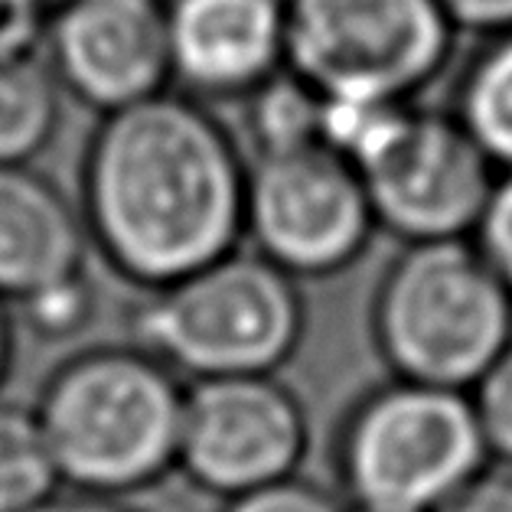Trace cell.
Listing matches in <instances>:
<instances>
[{"mask_svg":"<svg viewBox=\"0 0 512 512\" xmlns=\"http://www.w3.org/2000/svg\"><path fill=\"white\" fill-rule=\"evenodd\" d=\"M239 147L206 102L160 92L102 115L82 170V222L111 271L164 291L239 248Z\"/></svg>","mask_w":512,"mask_h":512,"instance_id":"6da1fadb","label":"cell"},{"mask_svg":"<svg viewBox=\"0 0 512 512\" xmlns=\"http://www.w3.org/2000/svg\"><path fill=\"white\" fill-rule=\"evenodd\" d=\"M183 389L141 346H102L53 372L36 405L59 483L121 499L177 470Z\"/></svg>","mask_w":512,"mask_h":512,"instance_id":"7a4b0ae2","label":"cell"},{"mask_svg":"<svg viewBox=\"0 0 512 512\" xmlns=\"http://www.w3.org/2000/svg\"><path fill=\"white\" fill-rule=\"evenodd\" d=\"M372 340L395 379L470 392L512 343V291L470 239L405 245L376 287Z\"/></svg>","mask_w":512,"mask_h":512,"instance_id":"3957f363","label":"cell"},{"mask_svg":"<svg viewBox=\"0 0 512 512\" xmlns=\"http://www.w3.org/2000/svg\"><path fill=\"white\" fill-rule=\"evenodd\" d=\"M301 336L297 278L239 248L154 291L134 314L137 346L193 379L274 376Z\"/></svg>","mask_w":512,"mask_h":512,"instance_id":"277c9868","label":"cell"},{"mask_svg":"<svg viewBox=\"0 0 512 512\" xmlns=\"http://www.w3.org/2000/svg\"><path fill=\"white\" fill-rule=\"evenodd\" d=\"M336 464L359 512H437L490 454L467 392L395 379L346 418Z\"/></svg>","mask_w":512,"mask_h":512,"instance_id":"5b68a950","label":"cell"},{"mask_svg":"<svg viewBox=\"0 0 512 512\" xmlns=\"http://www.w3.org/2000/svg\"><path fill=\"white\" fill-rule=\"evenodd\" d=\"M457 30L437 0H287V62L320 98L415 105Z\"/></svg>","mask_w":512,"mask_h":512,"instance_id":"8992f818","label":"cell"},{"mask_svg":"<svg viewBox=\"0 0 512 512\" xmlns=\"http://www.w3.org/2000/svg\"><path fill=\"white\" fill-rule=\"evenodd\" d=\"M376 229L405 245L470 239L496 167L451 111L395 105L353 157Z\"/></svg>","mask_w":512,"mask_h":512,"instance_id":"52a82bcc","label":"cell"},{"mask_svg":"<svg viewBox=\"0 0 512 512\" xmlns=\"http://www.w3.org/2000/svg\"><path fill=\"white\" fill-rule=\"evenodd\" d=\"M245 232L291 278H330L369 248L376 216L356 167L314 144L248 164Z\"/></svg>","mask_w":512,"mask_h":512,"instance_id":"ba28073f","label":"cell"},{"mask_svg":"<svg viewBox=\"0 0 512 512\" xmlns=\"http://www.w3.org/2000/svg\"><path fill=\"white\" fill-rule=\"evenodd\" d=\"M307 447L304 408L274 376L196 379L183 395L177 470L226 503L297 477Z\"/></svg>","mask_w":512,"mask_h":512,"instance_id":"9c48e42d","label":"cell"},{"mask_svg":"<svg viewBox=\"0 0 512 512\" xmlns=\"http://www.w3.org/2000/svg\"><path fill=\"white\" fill-rule=\"evenodd\" d=\"M40 49L62 95L102 115L173 82L167 0H56Z\"/></svg>","mask_w":512,"mask_h":512,"instance_id":"30bf717a","label":"cell"},{"mask_svg":"<svg viewBox=\"0 0 512 512\" xmlns=\"http://www.w3.org/2000/svg\"><path fill=\"white\" fill-rule=\"evenodd\" d=\"M170 79L199 102H245L287 62V0H167Z\"/></svg>","mask_w":512,"mask_h":512,"instance_id":"8fae6325","label":"cell"},{"mask_svg":"<svg viewBox=\"0 0 512 512\" xmlns=\"http://www.w3.org/2000/svg\"><path fill=\"white\" fill-rule=\"evenodd\" d=\"M89 232L69 199L30 167H0V301L82 274Z\"/></svg>","mask_w":512,"mask_h":512,"instance_id":"7c38bea8","label":"cell"},{"mask_svg":"<svg viewBox=\"0 0 512 512\" xmlns=\"http://www.w3.org/2000/svg\"><path fill=\"white\" fill-rule=\"evenodd\" d=\"M451 115L499 173L512 170V33L486 36L467 59Z\"/></svg>","mask_w":512,"mask_h":512,"instance_id":"4fadbf2b","label":"cell"},{"mask_svg":"<svg viewBox=\"0 0 512 512\" xmlns=\"http://www.w3.org/2000/svg\"><path fill=\"white\" fill-rule=\"evenodd\" d=\"M62 121V89L46 59L0 62V167H30Z\"/></svg>","mask_w":512,"mask_h":512,"instance_id":"5bb4252c","label":"cell"},{"mask_svg":"<svg viewBox=\"0 0 512 512\" xmlns=\"http://www.w3.org/2000/svg\"><path fill=\"white\" fill-rule=\"evenodd\" d=\"M245 121L255 157L304 151L320 144L323 98L291 69H281L245 98Z\"/></svg>","mask_w":512,"mask_h":512,"instance_id":"9a60e30c","label":"cell"},{"mask_svg":"<svg viewBox=\"0 0 512 512\" xmlns=\"http://www.w3.org/2000/svg\"><path fill=\"white\" fill-rule=\"evenodd\" d=\"M59 473L33 411L0 402V512H33L56 496Z\"/></svg>","mask_w":512,"mask_h":512,"instance_id":"2e32d148","label":"cell"},{"mask_svg":"<svg viewBox=\"0 0 512 512\" xmlns=\"http://www.w3.org/2000/svg\"><path fill=\"white\" fill-rule=\"evenodd\" d=\"M20 317L36 340L62 343L69 336L82 333L95 317V291L85 281V274L72 281H62L56 287L20 301Z\"/></svg>","mask_w":512,"mask_h":512,"instance_id":"e0dca14e","label":"cell"},{"mask_svg":"<svg viewBox=\"0 0 512 512\" xmlns=\"http://www.w3.org/2000/svg\"><path fill=\"white\" fill-rule=\"evenodd\" d=\"M470 405L490 464L512 467V343L490 369L473 382Z\"/></svg>","mask_w":512,"mask_h":512,"instance_id":"ac0fdd59","label":"cell"},{"mask_svg":"<svg viewBox=\"0 0 512 512\" xmlns=\"http://www.w3.org/2000/svg\"><path fill=\"white\" fill-rule=\"evenodd\" d=\"M470 245L512 291V170L496 173L477 226L470 232Z\"/></svg>","mask_w":512,"mask_h":512,"instance_id":"d6986e66","label":"cell"},{"mask_svg":"<svg viewBox=\"0 0 512 512\" xmlns=\"http://www.w3.org/2000/svg\"><path fill=\"white\" fill-rule=\"evenodd\" d=\"M222 512H343V506L323 486L301 477H287L281 483L261 486L255 493L229 499Z\"/></svg>","mask_w":512,"mask_h":512,"instance_id":"ffe728a7","label":"cell"},{"mask_svg":"<svg viewBox=\"0 0 512 512\" xmlns=\"http://www.w3.org/2000/svg\"><path fill=\"white\" fill-rule=\"evenodd\" d=\"M56 0H0V62L40 53Z\"/></svg>","mask_w":512,"mask_h":512,"instance_id":"44dd1931","label":"cell"},{"mask_svg":"<svg viewBox=\"0 0 512 512\" xmlns=\"http://www.w3.org/2000/svg\"><path fill=\"white\" fill-rule=\"evenodd\" d=\"M437 512H512V467L490 464Z\"/></svg>","mask_w":512,"mask_h":512,"instance_id":"7402d4cb","label":"cell"},{"mask_svg":"<svg viewBox=\"0 0 512 512\" xmlns=\"http://www.w3.org/2000/svg\"><path fill=\"white\" fill-rule=\"evenodd\" d=\"M437 4L457 33H477L483 40L512 33V0H437Z\"/></svg>","mask_w":512,"mask_h":512,"instance_id":"603a6c76","label":"cell"},{"mask_svg":"<svg viewBox=\"0 0 512 512\" xmlns=\"http://www.w3.org/2000/svg\"><path fill=\"white\" fill-rule=\"evenodd\" d=\"M33 512H141L124 506L121 499H108V496H85V493H69V496H53L49 503H43Z\"/></svg>","mask_w":512,"mask_h":512,"instance_id":"cb8c5ba5","label":"cell"},{"mask_svg":"<svg viewBox=\"0 0 512 512\" xmlns=\"http://www.w3.org/2000/svg\"><path fill=\"white\" fill-rule=\"evenodd\" d=\"M10 356H14V330H10V317L4 310V301H0V385L7 379Z\"/></svg>","mask_w":512,"mask_h":512,"instance_id":"d4e9b609","label":"cell"},{"mask_svg":"<svg viewBox=\"0 0 512 512\" xmlns=\"http://www.w3.org/2000/svg\"><path fill=\"white\" fill-rule=\"evenodd\" d=\"M353 512H359V509H353Z\"/></svg>","mask_w":512,"mask_h":512,"instance_id":"484cf974","label":"cell"}]
</instances>
